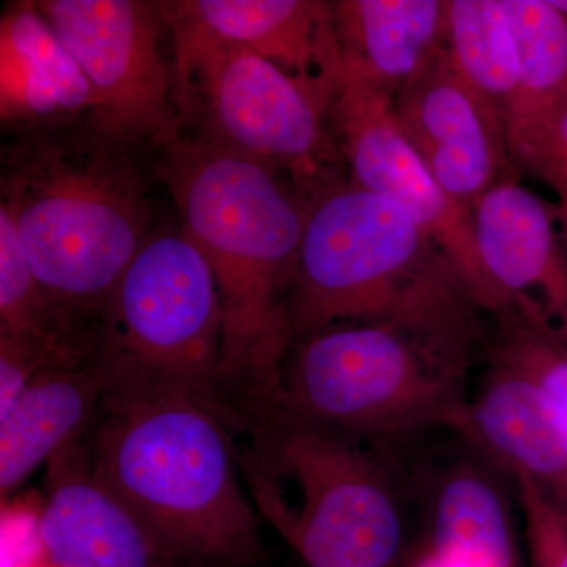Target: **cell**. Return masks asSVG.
I'll use <instances>...</instances> for the list:
<instances>
[{"label": "cell", "instance_id": "6da1fadb", "mask_svg": "<svg viewBox=\"0 0 567 567\" xmlns=\"http://www.w3.org/2000/svg\"><path fill=\"white\" fill-rule=\"evenodd\" d=\"M445 262L374 320L297 339L260 409L358 440L461 434L491 324Z\"/></svg>", "mask_w": 567, "mask_h": 567}, {"label": "cell", "instance_id": "7a4b0ae2", "mask_svg": "<svg viewBox=\"0 0 567 567\" xmlns=\"http://www.w3.org/2000/svg\"><path fill=\"white\" fill-rule=\"evenodd\" d=\"M159 158L183 234L207 260L218 289L224 398L234 413L262 404L293 344L289 298L305 194L274 167L192 136Z\"/></svg>", "mask_w": 567, "mask_h": 567}, {"label": "cell", "instance_id": "3957f363", "mask_svg": "<svg viewBox=\"0 0 567 567\" xmlns=\"http://www.w3.org/2000/svg\"><path fill=\"white\" fill-rule=\"evenodd\" d=\"M136 151L87 123L3 147L2 203L48 303L76 341L95 339L153 219Z\"/></svg>", "mask_w": 567, "mask_h": 567}, {"label": "cell", "instance_id": "277c9868", "mask_svg": "<svg viewBox=\"0 0 567 567\" xmlns=\"http://www.w3.org/2000/svg\"><path fill=\"white\" fill-rule=\"evenodd\" d=\"M229 425L189 395L112 390L91 425L93 473L175 566L245 567L262 557Z\"/></svg>", "mask_w": 567, "mask_h": 567}, {"label": "cell", "instance_id": "5b68a950", "mask_svg": "<svg viewBox=\"0 0 567 567\" xmlns=\"http://www.w3.org/2000/svg\"><path fill=\"white\" fill-rule=\"evenodd\" d=\"M244 424L252 443L238 461L254 502L306 566H398L404 509L379 451L268 409Z\"/></svg>", "mask_w": 567, "mask_h": 567}, {"label": "cell", "instance_id": "8992f818", "mask_svg": "<svg viewBox=\"0 0 567 567\" xmlns=\"http://www.w3.org/2000/svg\"><path fill=\"white\" fill-rule=\"evenodd\" d=\"M159 3L171 31L183 136L267 164L305 196L341 177L344 163L328 126L333 91L221 39L181 2Z\"/></svg>", "mask_w": 567, "mask_h": 567}, {"label": "cell", "instance_id": "52a82bcc", "mask_svg": "<svg viewBox=\"0 0 567 567\" xmlns=\"http://www.w3.org/2000/svg\"><path fill=\"white\" fill-rule=\"evenodd\" d=\"M221 349V303L207 260L183 230L152 234L96 330L107 391L189 395L230 423Z\"/></svg>", "mask_w": 567, "mask_h": 567}, {"label": "cell", "instance_id": "ba28073f", "mask_svg": "<svg viewBox=\"0 0 567 567\" xmlns=\"http://www.w3.org/2000/svg\"><path fill=\"white\" fill-rule=\"evenodd\" d=\"M306 197L290 289L293 341L393 311L445 254L401 207L344 177Z\"/></svg>", "mask_w": 567, "mask_h": 567}, {"label": "cell", "instance_id": "9c48e42d", "mask_svg": "<svg viewBox=\"0 0 567 567\" xmlns=\"http://www.w3.org/2000/svg\"><path fill=\"white\" fill-rule=\"evenodd\" d=\"M51 28L80 63L95 96L87 125L133 151L171 147L183 136L175 104L169 25L162 3L40 0Z\"/></svg>", "mask_w": 567, "mask_h": 567}, {"label": "cell", "instance_id": "30bf717a", "mask_svg": "<svg viewBox=\"0 0 567 567\" xmlns=\"http://www.w3.org/2000/svg\"><path fill=\"white\" fill-rule=\"evenodd\" d=\"M393 99L354 78H342L328 126L350 181L401 207L445 254L462 286L488 316L507 305L488 278L473 235L472 212L442 188L399 130Z\"/></svg>", "mask_w": 567, "mask_h": 567}, {"label": "cell", "instance_id": "8fae6325", "mask_svg": "<svg viewBox=\"0 0 567 567\" xmlns=\"http://www.w3.org/2000/svg\"><path fill=\"white\" fill-rule=\"evenodd\" d=\"M394 121L429 173L458 205H473L516 173L503 118L440 50L393 99Z\"/></svg>", "mask_w": 567, "mask_h": 567}, {"label": "cell", "instance_id": "7c38bea8", "mask_svg": "<svg viewBox=\"0 0 567 567\" xmlns=\"http://www.w3.org/2000/svg\"><path fill=\"white\" fill-rule=\"evenodd\" d=\"M461 435L503 475L525 477L567 513V420L522 369L486 354Z\"/></svg>", "mask_w": 567, "mask_h": 567}, {"label": "cell", "instance_id": "4fadbf2b", "mask_svg": "<svg viewBox=\"0 0 567 567\" xmlns=\"http://www.w3.org/2000/svg\"><path fill=\"white\" fill-rule=\"evenodd\" d=\"M40 533L52 567H173L76 442L51 458Z\"/></svg>", "mask_w": 567, "mask_h": 567}, {"label": "cell", "instance_id": "5bb4252c", "mask_svg": "<svg viewBox=\"0 0 567 567\" xmlns=\"http://www.w3.org/2000/svg\"><path fill=\"white\" fill-rule=\"evenodd\" d=\"M481 264L503 300L532 295L567 341V259L557 207L505 178L472 208Z\"/></svg>", "mask_w": 567, "mask_h": 567}, {"label": "cell", "instance_id": "9a60e30c", "mask_svg": "<svg viewBox=\"0 0 567 567\" xmlns=\"http://www.w3.org/2000/svg\"><path fill=\"white\" fill-rule=\"evenodd\" d=\"M95 96L74 55L35 2H14L0 21V114L20 134L91 121Z\"/></svg>", "mask_w": 567, "mask_h": 567}, {"label": "cell", "instance_id": "2e32d148", "mask_svg": "<svg viewBox=\"0 0 567 567\" xmlns=\"http://www.w3.org/2000/svg\"><path fill=\"white\" fill-rule=\"evenodd\" d=\"M106 391V374L95 352L55 361L25 388L0 417L2 498L91 429Z\"/></svg>", "mask_w": 567, "mask_h": 567}, {"label": "cell", "instance_id": "e0dca14e", "mask_svg": "<svg viewBox=\"0 0 567 567\" xmlns=\"http://www.w3.org/2000/svg\"><path fill=\"white\" fill-rule=\"evenodd\" d=\"M181 6L208 31L309 84L336 92L344 78L333 2L192 0Z\"/></svg>", "mask_w": 567, "mask_h": 567}, {"label": "cell", "instance_id": "ac0fdd59", "mask_svg": "<svg viewBox=\"0 0 567 567\" xmlns=\"http://www.w3.org/2000/svg\"><path fill=\"white\" fill-rule=\"evenodd\" d=\"M344 74L394 99L442 50L445 0H339Z\"/></svg>", "mask_w": 567, "mask_h": 567}, {"label": "cell", "instance_id": "d6986e66", "mask_svg": "<svg viewBox=\"0 0 567 567\" xmlns=\"http://www.w3.org/2000/svg\"><path fill=\"white\" fill-rule=\"evenodd\" d=\"M502 472L461 461L436 480L423 551L451 567H524Z\"/></svg>", "mask_w": 567, "mask_h": 567}, {"label": "cell", "instance_id": "ffe728a7", "mask_svg": "<svg viewBox=\"0 0 567 567\" xmlns=\"http://www.w3.org/2000/svg\"><path fill=\"white\" fill-rule=\"evenodd\" d=\"M517 52L516 95L506 118L516 169H532L567 110V20L548 0H502Z\"/></svg>", "mask_w": 567, "mask_h": 567}, {"label": "cell", "instance_id": "44dd1931", "mask_svg": "<svg viewBox=\"0 0 567 567\" xmlns=\"http://www.w3.org/2000/svg\"><path fill=\"white\" fill-rule=\"evenodd\" d=\"M443 51L506 126L516 95L517 52L502 0H445Z\"/></svg>", "mask_w": 567, "mask_h": 567}, {"label": "cell", "instance_id": "7402d4cb", "mask_svg": "<svg viewBox=\"0 0 567 567\" xmlns=\"http://www.w3.org/2000/svg\"><path fill=\"white\" fill-rule=\"evenodd\" d=\"M488 357L522 369L557 402L567 420V341L532 295H517L491 316Z\"/></svg>", "mask_w": 567, "mask_h": 567}, {"label": "cell", "instance_id": "603a6c76", "mask_svg": "<svg viewBox=\"0 0 567 567\" xmlns=\"http://www.w3.org/2000/svg\"><path fill=\"white\" fill-rule=\"evenodd\" d=\"M0 334L37 339L69 352H84L48 303L18 241L9 213L0 208Z\"/></svg>", "mask_w": 567, "mask_h": 567}, {"label": "cell", "instance_id": "cb8c5ba5", "mask_svg": "<svg viewBox=\"0 0 567 567\" xmlns=\"http://www.w3.org/2000/svg\"><path fill=\"white\" fill-rule=\"evenodd\" d=\"M524 524L528 567H567V513L525 477L511 480Z\"/></svg>", "mask_w": 567, "mask_h": 567}, {"label": "cell", "instance_id": "d4e9b609", "mask_svg": "<svg viewBox=\"0 0 567 567\" xmlns=\"http://www.w3.org/2000/svg\"><path fill=\"white\" fill-rule=\"evenodd\" d=\"M81 353L58 349L37 339L0 334V417L10 412L25 388L44 369Z\"/></svg>", "mask_w": 567, "mask_h": 567}, {"label": "cell", "instance_id": "484cf974", "mask_svg": "<svg viewBox=\"0 0 567 567\" xmlns=\"http://www.w3.org/2000/svg\"><path fill=\"white\" fill-rule=\"evenodd\" d=\"M41 506L18 502L2 509V567L50 565L40 533Z\"/></svg>", "mask_w": 567, "mask_h": 567}, {"label": "cell", "instance_id": "4316f807", "mask_svg": "<svg viewBox=\"0 0 567 567\" xmlns=\"http://www.w3.org/2000/svg\"><path fill=\"white\" fill-rule=\"evenodd\" d=\"M529 173L546 182L557 193L558 205L567 207V110L548 134Z\"/></svg>", "mask_w": 567, "mask_h": 567}, {"label": "cell", "instance_id": "83f0119b", "mask_svg": "<svg viewBox=\"0 0 567 567\" xmlns=\"http://www.w3.org/2000/svg\"><path fill=\"white\" fill-rule=\"evenodd\" d=\"M409 567H451L447 566L446 563L440 561L439 558H435L434 555L427 554V551L421 550L420 554L416 555V558L413 559L412 565Z\"/></svg>", "mask_w": 567, "mask_h": 567}, {"label": "cell", "instance_id": "f1b7e54d", "mask_svg": "<svg viewBox=\"0 0 567 567\" xmlns=\"http://www.w3.org/2000/svg\"><path fill=\"white\" fill-rule=\"evenodd\" d=\"M559 234H561L563 248H565L567 259V207L557 205Z\"/></svg>", "mask_w": 567, "mask_h": 567}, {"label": "cell", "instance_id": "f546056e", "mask_svg": "<svg viewBox=\"0 0 567 567\" xmlns=\"http://www.w3.org/2000/svg\"><path fill=\"white\" fill-rule=\"evenodd\" d=\"M548 3L567 20V0H548Z\"/></svg>", "mask_w": 567, "mask_h": 567}, {"label": "cell", "instance_id": "4dcf8cb0", "mask_svg": "<svg viewBox=\"0 0 567 567\" xmlns=\"http://www.w3.org/2000/svg\"><path fill=\"white\" fill-rule=\"evenodd\" d=\"M47 567H52V566L48 565Z\"/></svg>", "mask_w": 567, "mask_h": 567}]
</instances>
